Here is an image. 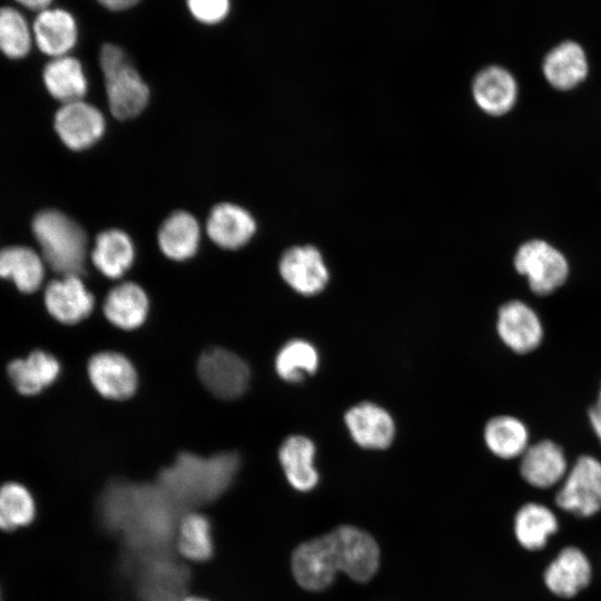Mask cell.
I'll return each mask as SVG.
<instances>
[{
    "instance_id": "obj_17",
    "label": "cell",
    "mask_w": 601,
    "mask_h": 601,
    "mask_svg": "<svg viewBox=\"0 0 601 601\" xmlns=\"http://www.w3.org/2000/svg\"><path fill=\"white\" fill-rule=\"evenodd\" d=\"M55 129L67 147L83 150L101 138L105 118L96 107L81 99L59 108L55 117Z\"/></svg>"
},
{
    "instance_id": "obj_31",
    "label": "cell",
    "mask_w": 601,
    "mask_h": 601,
    "mask_svg": "<svg viewBox=\"0 0 601 601\" xmlns=\"http://www.w3.org/2000/svg\"><path fill=\"white\" fill-rule=\"evenodd\" d=\"M36 514V500L24 484L8 481L0 485V531L14 532L27 528Z\"/></svg>"
},
{
    "instance_id": "obj_20",
    "label": "cell",
    "mask_w": 601,
    "mask_h": 601,
    "mask_svg": "<svg viewBox=\"0 0 601 601\" xmlns=\"http://www.w3.org/2000/svg\"><path fill=\"white\" fill-rule=\"evenodd\" d=\"M33 42L45 55L67 56L78 41V23L71 12L49 7L37 13L32 24Z\"/></svg>"
},
{
    "instance_id": "obj_5",
    "label": "cell",
    "mask_w": 601,
    "mask_h": 601,
    "mask_svg": "<svg viewBox=\"0 0 601 601\" xmlns=\"http://www.w3.org/2000/svg\"><path fill=\"white\" fill-rule=\"evenodd\" d=\"M344 428L358 449L383 452L393 446L397 437V422L383 404L371 400L358 401L343 414Z\"/></svg>"
},
{
    "instance_id": "obj_19",
    "label": "cell",
    "mask_w": 601,
    "mask_h": 601,
    "mask_svg": "<svg viewBox=\"0 0 601 601\" xmlns=\"http://www.w3.org/2000/svg\"><path fill=\"white\" fill-rule=\"evenodd\" d=\"M14 391L21 396H35L51 386L59 377L61 365L51 353L36 348L24 357L11 359L6 367Z\"/></svg>"
},
{
    "instance_id": "obj_3",
    "label": "cell",
    "mask_w": 601,
    "mask_h": 601,
    "mask_svg": "<svg viewBox=\"0 0 601 601\" xmlns=\"http://www.w3.org/2000/svg\"><path fill=\"white\" fill-rule=\"evenodd\" d=\"M99 61L111 112L118 119L136 117L148 102L149 89L128 55L115 43H105Z\"/></svg>"
},
{
    "instance_id": "obj_23",
    "label": "cell",
    "mask_w": 601,
    "mask_h": 601,
    "mask_svg": "<svg viewBox=\"0 0 601 601\" xmlns=\"http://www.w3.org/2000/svg\"><path fill=\"white\" fill-rule=\"evenodd\" d=\"M206 230L216 245L226 249H237L253 237L256 224L253 216L243 207L223 203L211 209Z\"/></svg>"
},
{
    "instance_id": "obj_2",
    "label": "cell",
    "mask_w": 601,
    "mask_h": 601,
    "mask_svg": "<svg viewBox=\"0 0 601 601\" xmlns=\"http://www.w3.org/2000/svg\"><path fill=\"white\" fill-rule=\"evenodd\" d=\"M32 231L53 272L60 276L82 273L87 236L80 225L58 210L48 209L36 215Z\"/></svg>"
},
{
    "instance_id": "obj_16",
    "label": "cell",
    "mask_w": 601,
    "mask_h": 601,
    "mask_svg": "<svg viewBox=\"0 0 601 601\" xmlns=\"http://www.w3.org/2000/svg\"><path fill=\"white\" fill-rule=\"evenodd\" d=\"M43 304L48 314L58 323L76 325L91 314L95 297L79 275H66L47 285Z\"/></svg>"
},
{
    "instance_id": "obj_9",
    "label": "cell",
    "mask_w": 601,
    "mask_h": 601,
    "mask_svg": "<svg viewBox=\"0 0 601 601\" xmlns=\"http://www.w3.org/2000/svg\"><path fill=\"white\" fill-rule=\"evenodd\" d=\"M339 572L357 582H366L376 573L380 550L375 540L365 531L341 525L327 533Z\"/></svg>"
},
{
    "instance_id": "obj_7",
    "label": "cell",
    "mask_w": 601,
    "mask_h": 601,
    "mask_svg": "<svg viewBox=\"0 0 601 601\" xmlns=\"http://www.w3.org/2000/svg\"><path fill=\"white\" fill-rule=\"evenodd\" d=\"M197 373L203 385L221 400L242 396L250 382L248 364L236 353L223 347L206 349L197 362Z\"/></svg>"
},
{
    "instance_id": "obj_14",
    "label": "cell",
    "mask_w": 601,
    "mask_h": 601,
    "mask_svg": "<svg viewBox=\"0 0 601 601\" xmlns=\"http://www.w3.org/2000/svg\"><path fill=\"white\" fill-rule=\"evenodd\" d=\"M277 459L287 483L297 492L313 491L319 483L318 447L306 434L286 436L277 451Z\"/></svg>"
},
{
    "instance_id": "obj_10",
    "label": "cell",
    "mask_w": 601,
    "mask_h": 601,
    "mask_svg": "<svg viewBox=\"0 0 601 601\" xmlns=\"http://www.w3.org/2000/svg\"><path fill=\"white\" fill-rule=\"evenodd\" d=\"M88 378L105 398L125 401L138 388V374L131 361L114 351L93 354L87 363Z\"/></svg>"
},
{
    "instance_id": "obj_37",
    "label": "cell",
    "mask_w": 601,
    "mask_h": 601,
    "mask_svg": "<svg viewBox=\"0 0 601 601\" xmlns=\"http://www.w3.org/2000/svg\"><path fill=\"white\" fill-rule=\"evenodd\" d=\"M20 6L33 10V11H41L49 7H51L52 0H14Z\"/></svg>"
},
{
    "instance_id": "obj_1",
    "label": "cell",
    "mask_w": 601,
    "mask_h": 601,
    "mask_svg": "<svg viewBox=\"0 0 601 601\" xmlns=\"http://www.w3.org/2000/svg\"><path fill=\"white\" fill-rule=\"evenodd\" d=\"M238 469L239 457L234 452L207 457L181 452L173 464L161 470L158 484L176 505H197L224 493Z\"/></svg>"
},
{
    "instance_id": "obj_33",
    "label": "cell",
    "mask_w": 601,
    "mask_h": 601,
    "mask_svg": "<svg viewBox=\"0 0 601 601\" xmlns=\"http://www.w3.org/2000/svg\"><path fill=\"white\" fill-rule=\"evenodd\" d=\"M32 28L13 7L0 8V51L10 59L26 57L32 46Z\"/></svg>"
},
{
    "instance_id": "obj_22",
    "label": "cell",
    "mask_w": 601,
    "mask_h": 601,
    "mask_svg": "<svg viewBox=\"0 0 601 601\" xmlns=\"http://www.w3.org/2000/svg\"><path fill=\"white\" fill-rule=\"evenodd\" d=\"M102 311L111 325L124 331H134L147 319L149 298L138 284L124 282L109 290Z\"/></svg>"
},
{
    "instance_id": "obj_40",
    "label": "cell",
    "mask_w": 601,
    "mask_h": 601,
    "mask_svg": "<svg viewBox=\"0 0 601 601\" xmlns=\"http://www.w3.org/2000/svg\"><path fill=\"white\" fill-rule=\"evenodd\" d=\"M0 601H1V591H0Z\"/></svg>"
},
{
    "instance_id": "obj_4",
    "label": "cell",
    "mask_w": 601,
    "mask_h": 601,
    "mask_svg": "<svg viewBox=\"0 0 601 601\" xmlns=\"http://www.w3.org/2000/svg\"><path fill=\"white\" fill-rule=\"evenodd\" d=\"M513 266L523 275L530 289L540 296L550 295L568 279L570 265L565 255L545 239L522 243L513 257Z\"/></svg>"
},
{
    "instance_id": "obj_26",
    "label": "cell",
    "mask_w": 601,
    "mask_h": 601,
    "mask_svg": "<svg viewBox=\"0 0 601 601\" xmlns=\"http://www.w3.org/2000/svg\"><path fill=\"white\" fill-rule=\"evenodd\" d=\"M43 277V260L33 249L11 246L0 250V278L11 280L20 293H35Z\"/></svg>"
},
{
    "instance_id": "obj_27",
    "label": "cell",
    "mask_w": 601,
    "mask_h": 601,
    "mask_svg": "<svg viewBox=\"0 0 601 601\" xmlns=\"http://www.w3.org/2000/svg\"><path fill=\"white\" fill-rule=\"evenodd\" d=\"M42 78L49 93L63 104L81 100L87 91L82 65L69 55L51 58Z\"/></svg>"
},
{
    "instance_id": "obj_24",
    "label": "cell",
    "mask_w": 601,
    "mask_h": 601,
    "mask_svg": "<svg viewBox=\"0 0 601 601\" xmlns=\"http://www.w3.org/2000/svg\"><path fill=\"white\" fill-rule=\"evenodd\" d=\"M322 365L318 346L311 339L294 337L286 341L274 358L276 375L287 384H300L317 375Z\"/></svg>"
},
{
    "instance_id": "obj_32",
    "label": "cell",
    "mask_w": 601,
    "mask_h": 601,
    "mask_svg": "<svg viewBox=\"0 0 601 601\" xmlns=\"http://www.w3.org/2000/svg\"><path fill=\"white\" fill-rule=\"evenodd\" d=\"M176 549L187 560H209L214 552L209 520L198 512L184 514L177 525Z\"/></svg>"
},
{
    "instance_id": "obj_12",
    "label": "cell",
    "mask_w": 601,
    "mask_h": 601,
    "mask_svg": "<svg viewBox=\"0 0 601 601\" xmlns=\"http://www.w3.org/2000/svg\"><path fill=\"white\" fill-rule=\"evenodd\" d=\"M541 72L546 83L558 91H570L582 85L590 73V61L584 47L573 39H564L543 56Z\"/></svg>"
},
{
    "instance_id": "obj_25",
    "label": "cell",
    "mask_w": 601,
    "mask_h": 601,
    "mask_svg": "<svg viewBox=\"0 0 601 601\" xmlns=\"http://www.w3.org/2000/svg\"><path fill=\"white\" fill-rule=\"evenodd\" d=\"M559 530V521L548 506L528 502L515 513L513 531L518 543L528 551L543 549Z\"/></svg>"
},
{
    "instance_id": "obj_38",
    "label": "cell",
    "mask_w": 601,
    "mask_h": 601,
    "mask_svg": "<svg viewBox=\"0 0 601 601\" xmlns=\"http://www.w3.org/2000/svg\"><path fill=\"white\" fill-rule=\"evenodd\" d=\"M179 601H209V600L200 598V597L189 595V597H185L180 599Z\"/></svg>"
},
{
    "instance_id": "obj_34",
    "label": "cell",
    "mask_w": 601,
    "mask_h": 601,
    "mask_svg": "<svg viewBox=\"0 0 601 601\" xmlns=\"http://www.w3.org/2000/svg\"><path fill=\"white\" fill-rule=\"evenodd\" d=\"M190 16L199 23L215 26L227 19L230 0H185Z\"/></svg>"
},
{
    "instance_id": "obj_11",
    "label": "cell",
    "mask_w": 601,
    "mask_h": 601,
    "mask_svg": "<svg viewBox=\"0 0 601 601\" xmlns=\"http://www.w3.org/2000/svg\"><path fill=\"white\" fill-rule=\"evenodd\" d=\"M290 564L296 582L308 591L326 589L339 572L328 534L299 544Z\"/></svg>"
},
{
    "instance_id": "obj_13",
    "label": "cell",
    "mask_w": 601,
    "mask_h": 601,
    "mask_svg": "<svg viewBox=\"0 0 601 601\" xmlns=\"http://www.w3.org/2000/svg\"><path fill=\"white\" fill-rule=\"evenodd\" d=\"M471 92L475 105L489 116L501 117L515 107L519 99V82L505 67L489 65L473 77Z\"/></svg>"
},
{
    "instance_id": "obj_39",
    "label": "cell",
    "mask_w": 601,
    "mask_h": 601,
    "mask_svg": "<svg viewBox=\"0 0 601 601\" xmlns=\"http://www.w3.org/2000/svg\"><path fill=\"white\" fill-rule=\"evenodd\" d=\"M597 401L601 402V387H600V392H599V396Z\"/></svg>"
},
{
    "instance_id": "obj_28",
    "label": "cell",
    "mask_w": 601,
    "mask_h": 601,
    "mask_svg": "<svg viewBox=\"0 0 601 601\" xmlns=\"http://www.w3.org/2000/svg\"><path fill=\"white\" fill-rule=\"evenodd\" d=\"M486 449L496 457L511 460L521 456L529 446V432L519 418L501 414L491 417L483 428Z\"/></svg>"
},
{
    "instance_id": "obj_21",
    "label": "cell",
    "mask_w": 601,
    "mask_h": 601,
    "mask_svg": "<svg viewBox=\"0 0 601 601\" xmlns=\"http://www.w3.org/2000/svg\"><path fill=\"white\" fill-rule=\"evenodd\" d=\"M566 471L564 452L551 440H542L528 446L521 455L520 474L534 487H552L564 479Z\"/></svg>"
},
{
    "instance_id": "obj_36",
    "label": "cell",
    "mask_w": 601,
    "mask_h": 601,
    "mask_svg": "<svg viewBox=\"0 0 601 601\" xmlns=\"http://www.w3.org/2000/svg\"><path fill=\"white\" fill-rule=\"evenodd\" d=\"M591 426L601 444V402L597 401L588 411Z\"/></svg>"
},
{
    "instance_id": "obj_8",
    "label": "cell",
    "mask_w": 601,
    "mask_h": 601,
    "mask_svg": "<svg viewBox=\"0 0 601 601\" xmlns=\"http://www.w3.org/2000/svg\"><path fill=\"white\" fill-rule=\"evenodd\" d=\"M278 272L292 290L307 298L321 295L331 282L328 265L322 252L313 245H298L285 250Z\"/></svg>"
},
{
    "instance_id": "obj_30",
    "label": "cell",
    "mask_w": 601,
    "mask_h": 601,
    "mask_svg": "<svg viewBox=\"0 0 601 601\" xmlns=\"http://www.w3.org/2000/svg\"><path fill=\"white\" fill-rule=\"evenodd\" d=\"M135 249L129 236L119 229L100 233L91 253L96 268L106 277L120 278L132 265Z\"/></svg>"
},
{
    "instance_id": "obj_35",
    "label": "cell",
    "mask_w": 601,
    "mask_h": 601,
    "mask_svg": "<svg viewBox=\"0 0 601 601\" xmlns=\"http://www.w3.org/2000/svg\"><path fill=\"white\" fill-rule=\"evenodd\" d=\"M110 11H125L137 6L140 0H95Z\"/></svg>"
},
{
    "instance_id": "obj_29",
    "label": "cell",
    "mask_w": 601,
    "mask_h": 601,
    "mask_svg": "<svg viewBox=\"0 0 601 601\" xmlns=\"http://www.w3.org/2000/svg\"><path fill=\"white\" fill-rule=\"evenodd\" d=\"M200 229L194 216L175 211L165 219L158 231L161 252L173 260H186L195 255L199 245Z\"/></svg>"
},
{
    "instance_id": "obj_18",
    "label": "cell",
    "mask_w": 601,
    "mask_h": 601,
    "mask_svg": "<svg viewBox=\"0 0 601 601\" xmlns=\"http://www.w3.org/2000/svg\"><path fill=\"white\" fill-rule=\"evenodd\" d=\"M592 565L587 554L577 546L563 548L543 572V583L555 597L572 599L589 587Z\"/></svg>"
},
{
    "instance_id": "obj_6",
    "label": "cell",
    "mask_w": 601,
    "mask_h": 601,
    "mask_svg": "<svg viewBox=\"0 0 601 601\" xmlns=\"http://www.w3.org/2000/svg\"><path fill=\"white\" fill-rule=\"evenodd\" d=\"M556 505L578 518H590L601 510V462L581 455L565 474L555 495Z\"/></svg>"
},
{
    "instance_id": "obj_15",
    "label": "cell",
    "mask_w": 601,
    "mask_h": 601,
    "mask_svg": "<svg viewBox=\"0 0 601 601\" xmlns=\"http://www.w3.org/2000/svg\"><path fill=\"white\" fill-rule=\"evenodd\" d=\"M495 328L501 342L516 354L534 351L543 337L539 316L519 299L509 300L499 307Z\"/></svg>"
}]
</instances>
